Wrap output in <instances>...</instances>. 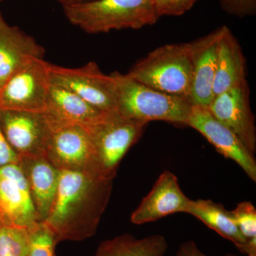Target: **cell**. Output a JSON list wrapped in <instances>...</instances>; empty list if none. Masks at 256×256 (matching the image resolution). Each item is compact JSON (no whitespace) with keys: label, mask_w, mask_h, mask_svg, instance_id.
<instances>
[{"label":"cell","mask_w":256,"mask_h":256,"mask_svg":"<svg viewBox=\"0 0 256 256\" xmlns=\"http://www.w3.org/2000/svg\"><path fill=\"white\" fill-rule=\"evenodd\" d=\"M44 54L34 37L9 24L0 11V87L28 62L44 58Z\"/></svg>","instance_id":"obj_15"},{"label":"cell","mask_w":256,"mask_h":256,"mask_svg":"<svg viewBox=\"0 0 256 256\" xmlns=\"http://www.w3.org/2000/svg\"><path fill=\"white\" fill-rule=\"evenodd\" d=\"M0 88H1V87H0Z\"/></svg>","instance_id":"obj_31"},{"label":"cell","mask_w":256,"mask_h":256,"mask_svg":"<svg viewBox=\"0 0 256 256\" xmlns=\"http://www.w3.org/2000/svg\"><path fill=\"white\" fill-rule=\"evenodd\" d=\"M176 256H208L200 250L194 240H188L182 244L178 247ZM223 256H239L234 254H227Z\"/></svg>","instance_id":"obj_27"},{"label":"cell","mask_w":256,"mask_h":256,"mask_svg":"<svg viewBox=\"0 0 256 256\" xmlns=\"http://www.w3.org/2000/svg\"><path fill=\"white\" fill-rule=\"evenodd\" d=\"M208 109L239 138L252 154L256 151L255 117L247 80L214 97Z\"/></svg>","instance_id":"obj_10"},{"label":"cell","mask_w":256,"mask_h":256,"mask_svg":"<svg viewBox=\"0 0 256 256\" xmlns=\"http://www.w3.org/2000/svg\"><path fill=\"white\" fill-rule=\"evenodd\" d=\"M246 80V62L242 47L230 28L223 26L217 48L214 97Z\"/></svg>","instance_id":"obj_17"},{"label":"cell","mask_w":256,"mask_h":256,"mask_svg":"<svg viewBox=\"0 0 256 256\" xmlns=\"http://www.w3.org/2000/svg\"><path fill=\"white\" fill-rule=\"evenodd\" d=\"M198 0H154L158 16H181L188 10Z\"/></svg>","instance_id":"obj_24"},{"label":"cell","mask_w":256,"mask_h":256,"mask_svg":"<svg viewBox=\"0 0 256 256\" xmlns=\"http://www.w3.org/2000/svg\"><path fill=\"white\" fill-rule=\"evenodd\" d=\"M222 10L237 18L254 16L256 13V0H220Z\"/></svg>","instance_id":"obj_25"},{"label":"cell","mask_w":256,"mask_h":256,"mask_svg":"<svg viewBox=\"0 0 256 256\" xmlns=\"http://www.w3.org/2000/svg\"><path fill=\"white\" fill-rule=\"evenodd\" d=\"M3 1V0H0V2Z\"/></svg>","instance_id":"obj_30"},{"label":"cell","mask_w":256,"mask_h":256,"mask_svg":"<svg viewBox=\"0 0 256 256\" xmlns=\"http://www.w3.org/2000/svg\"><path fill=\"white\" fill-rule=\"evenodd\" d=\"M69 22L88 34L138 30L154 24L159 16L154 0H95L63 6Z\"/></svg>","instance_id":"obj_2"},{"label":"cell","mask_w":256,"mask_h":256,"mask_svg":"<svg viewBox=\"0 0 256 256\" xmlns=\"http://www.w3.org/2000/svg\"><path fill=\"white\" fill-rule=\"evenodd\" d=\"M101 112L73 92L52 82L44 112L50 124L85 126L95 120Z\"/></svg>","instance_id":"obj_18"},{"label":"cell","mask_w":256,"mask_h":256,"mask_svg":"<svg viewBox=\"0 0 256 256\" xmlns=\"http://www.w3.org/2000/svg\"><path fill=\"white\" fill-rule=\"evenodd\" d=\"M186 126L201 133L220 154L234 160L256 182V161L254 154L230 129L216 118L208 108L192 105Z\"/></svg>","instance_id":"obj_11"},{"label":"cell","mask_w":256,"mask_h":256,"mask_svg":"<svg viewBox=\"0 0 256 256\" xmlns=\"http://www.w3.org/2000/svg\"><path fill=\"white\" fill-rule=\"evenodd\" d=\"M230 213L244 238H256V208L252 202H240Z\"/></svg>","instance_id":"obj_23"},{"label":"cell","mask_w":256,"mask_h":256,"mask_svg":"<svg viewBox=\"0 0 256 256\" xmlns=\"http://www.w3.org/2000/svg\"><path fill=\"white\" fill-rule=\"evenodd\" d=\"M190 198L180 188L176 175L162 173L150 193L131 215V222L141 225L176 213H186Z\"/></svg>","instance_id":"obj_13"},{"label":"cell","mask_w":256,"mask_h":256,"mask_svg":"<svg viewBox=\"0 0 256 256\" xmlns=\"http://www.w3.org/2000/svg\"><path fill=\"white\" fill-rule=\"evenodd\" d=\"M18 164L28 181L32 202L40 222H43L54 201L60 171L46 156L20 158Z\"/></svg>","instance_id":"obj_16"},{"label":"cell","mask_w":256,"mask_h":256,"mask_svg":"<svg viewBox=\"0 0 256 256\" xmlns=\"http://www.w3.org/2000/svg\"><path fill=\"white\" fill-rule=\"evenodd\" d=\"M48 124L50 134L46 156L50 162L60 171L84 172L97 176L94 146L85 126Z\"/></svg>","instance_id":"obj_8"},{"label":"cell","mask_w":256,"mask_h":256,"mask_svg":"<svg viewBox=\"0 0 256 256\" xmlns=\"http://www.w3.org/2000/svg\"><path fill=\"white\" fill-rule=\"evenodd\" d=\"M0 128L20 160L46 156L50 128L44 114L0 110Z\"/></svg>","instance_id":"obj_9"},{"label":"cell","mask_w":256,"mask_h":256,"mask_svg":"<svg viewBox=\"0 0 256 256\" xmlns=\"http://www.w3.org/2000/svg\"><path fill=\"white\" fill-rule=\"evenodd\" d=\"M116 110L131 120L148 124L160 120L186 126L192 104L186 98L158 92L116 72Z\"/></svg>","instance_id":"obj_3"},{"label":"cell","mask_w":256,"mask_h":256,"mask_svg":"<svg viewBox=\"0 0 256 256\" xmlns=\"http://www.w3.org/2000/svg\"><path fill=\"white\" fill-rule=\"evenodd\" d=\"M186 214L201 220L223 238L233 242L238 248L247 242L234 222L230 210L212 200H190Z\"/></svg>","instance_id":"obj_19"},{"label":"cell","mask_w":256,"mask_h":256,"mask_svg":"<svg viewBox=\"0 0 256 256\" xmlns=\"http://www.w3.org/2000/svg\"><path fill=\"white\" fill-rule=\"evenodd\" d=\"M238 249L239 252L247 256H256V238L247 240Z\"/></svg>","instance_id":"obj_28"},{"label":"cell","mask_w":256,"mask_h":256,"mask_svg":"<svg viewBox=\"0 0 256 256\" xmlns=\"http://www.w3.org/2000/svg\"><path fill=\"white\" fill-rule=\"evenodd\" d=\"M28 240V227L0 222V256H26Z\"/></svg>","instance_id":"obj_21"},{"label":"cell","mask_w":256,"mask_h":256,"mask_svg":"<svg viewBox=\"0 0 256 256\" xmlns=\"http://www.w3.org/2000/svg\"><path fill=\"white\" fill-rule=\"evenodd\" d=\"M48 66L35 58L12 76L0 88V110L44 114L52 85Z\"/></svg>","instance_id":"obj_6"},{"label":"cell","mask_w":256,"mask_h":256,"mask_svg":"<svg viewBox=\"0 0 256 256\" xmlns=\"http://www.w3.org/2000/svg\"><path fill=\"white\" fill-rule=\"evenodd\" d=\"M126 74L158 92L188 100L193 76L191 43L158 47L138 60Z\"/></svg>","instance_id":"obj_4"},{"label":"cell","mask_w":256,"mask_h":256,"mask_svg":"<svg viewBox=\"0 0 256 256\" xmlns=\"http://www.w3.org/2000/svg\"><path fill=\"white\" fill-rule=\"evenodd\" d=\"M28 240L26 256H56L54 236L43 222L28 228Z\"/></svg>","instance_id":"obj_22"},{"label":"cell","mask_w":256,"mask_h":256,"mask_svg":"<svg viewBox=\"0 0 256 256\" xmlns=\"http://www.w3.org/2000/svg\"><path fill=\"white\" fill-rule=\"evenodd\" d=\"M146 124L114 110L101 112L85 126L94 146L98 178L114 180L121 160L142 136Z\"/></svg>","instance_id":"obj_5"},{"label":"cell","mask_w":256,"mask_h":256,"mask_svg":"<svg viewBox=\"0 0 256 256\" xmlns=\"http://www.w3.org/2000/svg\"><path fill=\"white\" fill-rule=\"evenodd\" d=\"M20 156L13 150L0 128V168L12 164H18Z\"/></svg>","instance_id":"obj_26"},{"label":"cell","mask_w":256,"mask_h":256,"mask_svg":"<svg viewBox=\"0 0 256 256\" xmlns=\"http://www.w3.org/2000/svg\"><path fill=\"white\" fill-rule=\"evenodd\" d=\"M53 84L65 88L100 112L116 110V84L112 74H104L95 62L78 68H66L50 63Z\"/></svg>","instance_id":"obj_7"},{"label":"cell","mask_w":256,"mask_h":256,"mask_svg":"<svg viewBox=\"0 0 256 256\" xmlns=\"http://www.w3.org/2000/svg\"><path fill=\"white\" fill-rule=\"evenodd\" d=\"M168 249V240L160 234L137 238L126 234L101 242L94 256H164Z\"/></svg>","instance_id":"obj_20"},{"label":"cell","mask_w":256,"mask_h":256,"mask_svg":"<svg viewBox=\"0 0 256 256\" xmlns=\"http://www.w3.org/2000/svg\"><path fill=\"white\" fill-rule=\"evenodd\" d=\"M112 190V180L84 172L60 171L55 200L44 224L56 242H80L95 235Z\"/></svg>","instance_id":"obj_1"},{"label":"cell","mask_w":256,"mask_h":256,"mask_svg":"<svg viewBox=\"0 0 256 256\" xmlns=\"http://www.w3.org/2000/svg\"><path fill=\"white\" fill-rule=\"evenodd\" d=\"M0 222L28 228L42 222L18 164L0 168Z\"/></svg>","instance_id":"obj_12"},{"label":"cell","mask_w":256,"mask_h":256,"mask_svg":"<svg viewBox=\"0 0 256 256\" xmlns=\"http://www.w3.org/2000/svg\"><path fill=\"white\" fill-rule=\"evenodd\" d=\"M223 26L191 43L193 76L188 100L193 106L208 107L214 98L217 48Z\"/></svg>","instance_id":"obj_14"},{"label":"cell","mask_w":256,"mask_h":256,"mask_svg":"<svg viewBox=\"0 0 256 256\" xmlns=\"http://www.w3.org/2000/svg\"><path fill=\"white\" fill-rule=\"evenodd\" d=\"M56 1L60 2L62 6H65L86 4V3L90 2L95 1V0H56Z\"/></svg>","instance_id":"obj_29"}]
</instances>
